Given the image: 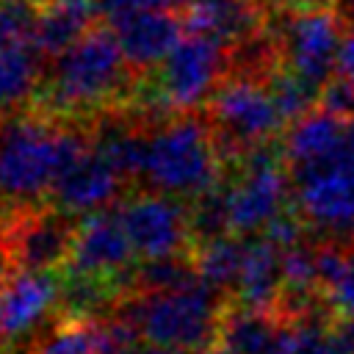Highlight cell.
I'll use <instances>...</instances> for the list:
<instances>
[{"label": "cell", "mask_w": 354, "mask_h": 354, "mask_svg": "<svg viewBox=\"0 0 354 354\" xmlns=\"http://www.w3.org/2000/svg\"><path fill=\"white\" fill-rule=\"evenodd\" d=\"M224 313L221 293L196 277L171 290L124 293L113 310V321L130 329L136 340L196 354L218 343Z\"/></svg>", "instance_id": "obj_4"}, {"label": "cell", "mask_w": 354, "mask_h": 354, "mask_svg": "<svg viewBox=\"0 0 354 354\" xmlns=\"http://www.w3.org/2000/svg\"><path fill=\"white\" fill-rule=\"evenodd\" d=\"M130 8H166V11H183L191 0H124Z\"/></svg>", "instance_id": "obj_30"}, {"label": "cell", "mask_w": 354, "mask_h": 354, "mask_svg": "<svg viewBox=\"0 0 354 354\" xmlns=\"http://www.w3.org/2000/svg\"><path fill=\"white\" fill-rule=\"evenodd\" d=\"M44 61L33 47L0 44V113L30 105L41 83Z\"/></svg>", "instance_id": "obj_22"}, {"label": "cell", "mask_w": 354, "mask_h": 354, "mask_svg": "<svg viewBox=\"0 0 354 354\" xmlns=\"http://www.w3.org/2000/svg\"><path fill=\"white\" fill-rule=\"evenodd\" d=\"M133 254H136V249L130 243V235L124 230L119 207L116 210L108 207V210L83 216L77 221L69 268L119 279L133 266Z\"/></svg>", "instance_id": "obj_13"}, {"label": "cell", "mask_w": 354, "mask_h": 354, "mask_svg": "<svg viewBox=\"0 0 354 354\" xmlns=\"http://www.w3.org/2000/svg\"><path fill=\"white\" fill-rule=\"evenodd\" d=\"M119 354H185V351L166 348V346H155V343H147V340H133V343H127Z\"/></svg>", "instance_id": "obj_29"}, {"label": "cell", "mask_w": 354, "mask_h": 354, "mask_svg": "<svg viewBox=\"0 0 354 354\" xmlns=\"http://www.w3.org/2000/svg\"><path fill=\"white\" fill-rule=\"evenodd\" d=\"M188 221H191V235L194 246L230 235V207H227V177L210 188L207 194L196 196L188 202Z\"/></svg>", "instance_id": "obj_24"}, {"label": "cell", "mask_w": 354, "mask_h": 354, "mask_svg": "<svg viewBox=\"0 0 354 354\" xmlns=\"http://www.w3.org/2000/svg\"><path fill=\"white\" fill-rule=\"evenodd\" d=\"M271 14L274 8L266 0H191L180 11L185 30L213 36L230 47L268 30Z\"/></svg>", "instance_id": "obj_16"}, {"label": "cell", "mask_w": 354, "mask_h": 354, "mask_svg": "<svg viewBox=\"0 0 354 354\" xmlns=\"http://www.w3.org/2000/svg\"><path fill=\"white\" fill-rule=\"evenodd\" d=\"M279 335L282 321L271 310L232 304L221 318L218 346H224L230 354H277Z\"/></svg>", "instance_id": "obj_21"}, {"label": "cell", "mask_w": 354, "mask_h": 354, "mask_svg": "<svg viewBox=\"0 0 354 354\" xmlns=\"http://www.w3.org/2000/svg\"><path fill=\"white\" fill-rule=\"evenodd\" d=\"M113 30L100 19L77 44L66 53L44 64L39 91L30 105L64 116V119H83L124 105L138 83Z\"/></svg>", "instance_id": "obj_2"}, {"label": "cell", "mask_w": 354, "mask_h": 354, "mask_svg": "<svg viewBox=\"0 0 354 354\" xmlns=\"http://www.w3.org/2000/svg\"><path fill=\"white\" fill-rule=\"evenodd\" d=\"M136 75H147L163 64L171 47L185 33L183 17L166 8H127L105 22Z\"/></svg>", "instance_id": "obj_11"}, {"label": "cell", "mask_w": 354, "mask_h": 354, "mask_svg": "<svg viewBox=\"0 0 354 354\" xmlns=\"http://www.w3.org/2000/svg\"><path fill=\"white\" fill-rule=\"evenodd\" d=\"M230 171L205 111H180L155 122L147 136L141 185L183 202L216 188Z\"/></svg>", "instance_id": "obj_3"}, {"label": "cell", "mask_w": 354, "mask_h": 354, "mask_svg": "<svg viewBox=\"0 0 354 354\" xmlns=\"http://www.w3.org/2000/svg\"><path fill=\"white\" fill-rule=\"evenodd\" d=\"M133 340V332L119 321L100 324L91 318L58 315L30 340L25 354H119Z\"/></svg>", "instance_id": "obj_17"}, {"label": "cell", "mask_w": 354, "mask_h": 354, "mask_svg": "<svg viewBox=\"0 0 354 354\" xmlns=\"http://www.w3.org/2000/svg\"><path fill=\"white\" fill-rule=\"evenodd\" d=\"M77 221L55 205L0 210V238L11 268L61 271L69 263Z\"/></svg>", "instance_id": "obj_8"}, {"label": "cell", "mask_w": 354, "mask_h": 354, "mask_svg": "<svg viewBox=\"0 0 354 354\" xmlns=\"http://www.w3.org/2000/svg\"><path fill=\"white\" fill-rule=\"evenodd\" d=\"M274 11H304V8H318V6H332L335 0H266Z\"/></svg>", "instance_id": "obj_28"}, {"label": "cell", "mask_w": 354, "mask_h": 354, "mask_svg": "<svg viewBox=\"0 0 354 354\" xmlns=\"http://www.w3.org/2000/svg\"><path fill=\"white\" fill-rule=\"evenodd\" d=\"M39 14H41L39 0H0V44L33 47V30Z\"/></svg>", "instance_id": "obj_25"}, {"label": "cell", "mask_w": 354, "mask_h": 354, "mask_svg": "<svg viewBox=\"0 0 354 354\" xmlns=\"http://www.w3.org/2000/svg\"><path fill=\"white\" fill-rule=\"evenodd\" d=\"M318 108L329 111L343 122H354V83L335 72L318 91Z\"/></svg>", "instance_id": "obj_26"}, {"label": "cell", "mask_w": 354, "mask_h": 354, "mask_svg": "<svg viewBox=\"0 0 354 354\" xmlns=\"http://www.w3.org/2000/svg\"><path fill=\"white\" fill-rule=\"evenodd\" d=\"M3 340H6V337H3V332H0V354H3Z\"/></svg>", "instance_id": "obj_34"}, {"label": "cell", "mask_w": 354, "mask_h": 354, "mask_svg": "<svg viewBox=\"0 0 354 354\" xmlns=\"http://www.w3.org/2000/svg\"><path fill=\"white\" fill-rule=\"evenodd\" d=\"M119 279L86 274L77 268L58 271V310L69 318H91L97 321L105 313H113L122 299Z\"/></svg>", "instance_id": "obj_20"}, {"label": "cell", "mask_w": 354, "mask_h": 354, "mask_svg": "<svg viewBox=\"0 0 354 354\" xmlns=\"http://www.w3.org/2000/svg\"><path fill=\"white\" fill-rule=\"evenodd\" d=\"M246 243L249 238L243 235H221L205 243H196L191 249L196 274L202 282H207L210 288H216L218 293H235V285L241 279L243 271V260H246Z\"/></svg>", "instance_id": "obj_23"}, {"label": "cell", "mask_w": 354, "mask_h": 354, "mask_svg": "<svg viewBox=\"0 0 354 354\" xmlns=\"http://www.w3.org/2000/svg\"><path fill=\"white\" fill-rule=\"evenodd\" d=\"M127 188V180L94 149L77 158L53 185L50 205L69 216H91L97 210H108Z\"/></svg>", "instance_id": "obj_14"}, {"label": "cell", "mask_w": 354, "mask_h": 354, "mask_svg": "<svg viewBox=\"0 0 354 354\" xmlns=\"http://www.w3.org/2000/svg\"><path fill=\"white\" fill-rule=\"evenodd\" d=\"M119 216L124 221L136 254H141L144 260L191 254L194 249L188 202L183 199L141 188L122 199Z\"/></svg>", "instance_id": "obj_9"}, {"label": "cell", "mask_w": 354, "mask_h": 354, "mask_svg": "<svg viewBox=\"0 0 354 354\" xmlns=\"http://www.w3.org/2000/svg\"><path fill=\"white\" fill-rule=\"evenodd\" d=\"M58 304V271L11 268L0 282V332L6 340L33 332Z\"/></svg>", "instance_id": "obj_15"}, {"label": "cell", "mask_w": 354, "mask_h": 354, "mask_svg": "<svg viewBox=\"0 0 354 354\" xmlns=\"http://www.w3.org/2000/svg\"><path fill=\"white\" fill-rule=\"evenodd\" d=\"M279 296H282V249L274 246L266 235L249 238L243 271L232 293L235 304L274 313Z\"/></svg>", "instance_id": "obj_18"}, {"label": "cell", "mask_w": 354, "mask_h": 354, "mask_svg": "<svg viewBox=\"0 0 354 354\" xmlns=\"http://www.w3.org/2000/svg\"><path fill=\"white\" fill-rule=\"evenodd\" d=\"M41 6H53V3H77V6H94L97 0H39Z\"/></svg>", "instance_id": "obj_32"}, {"label": "cell", "mask_w": 354, "mask_h": 354, "mask_svg": "<svg viewBox=\"0 0 354 354\" xmlns=\"http://www.w3.org/2000/svg\"><path fill=\"white\" fill-rule=\"evenodd\" d=\"M160 100L174 111H202L230 75V44L185 30L158 69L149 72Z\"/></svg>", "instance_id": "obj_7"}, {"label": "cell", "mask_w": 354, "mask_h": 354, "mask_svg": "<svg viewBox=\"0 0 354 354\" xmlns=\"http://www.w3.org/2000/svg\"><path fill=\"white\" fill-rule=\"evenodd\" d=\"M293 207L321 235H354V160L293 177Z\"/></svg>", "instance_id": "obj_10"}, {"label": "cell", "mask_w": 354, "mask_h": 354, "mask_svg": "<svg viewBox=\"0 0 354 354\" xmlns=\"http://www.w3.org/2000/svg\"><path fill=\"white\" fill-rule=\"evenodd\" d=\"M348 28V17L335 3L271 14V33L277 39L282 66L296 72L318 91L337 69V55Z\"/></svg>", "instance_id": "obj_6"}, {"label": "cell", "mask_w": 354, "mask_h": 354, "mask_svg": "<svg viewBox=\"0 0 354 354\" xmlns=\"http://www.w3.org/2000/svg\"><path fill=\"white\" fill-rule=\"evenodd\" d=\"M196 354H230V351H227L224 346H218V343H216V346H210V348H202V351H196Z\"/></svg>", "instance_id": "obj_33"}, {"label": "cell", "mask_w": 354, "mask_h": 354, "mask_svg": "<svg viewBox=\"0 0 354 354\" xmlns=\"http://www.w3.org/2000/svg\"><path fill=\"white\" fill-rule=\"evenodd\" d=\"M11 271V260H8V254H6V246H3V238H0V282H3V277Z\"/></svg>", "instance_id": "obj_31"}, {"label": "cell", "mask_w": 354, "mask_h": 354, "mask_svg": "<svg viewBox=\"0 0 354 354\" xmlns=\"http://www.w3.org/2000/svg\"><path fill=\"white\" fill-rule=\"evenodd\" d=\"M88 149L91 127L83 119L53 116L36 105L0 113V210L41 205Z\"/></svg>", "instance_id": "obj_1"}, {"label": "cell", "mask_w": 354, "mask_h": 354, "mask_svg": "<svg viewBox=\"0 0 354 354\" xmlns=\"http://www.w3.org/2000/svg\"><path fill=\"white\" fill-rule=\"evenodd\" d=\"M343 77H348L354 83V25L348 28L346 39H343V47H340V55H337V69Z\"/></svg>", "instance_id": "obj_27"}, {"label": "cell", "mask_w": 354, "mask_h": 354, "mask_svg": "<svg viewBox=\"0 0 354 354\" xmlns=\"http://www.w3.org/2000/svg\"><path fill=\"white\" fill-rule=\"evenodd\" d=\"M348 124L351 122H343L318 105L288 124V130L282 133V152L290 177H301L315 169L348 160Z\"/></svg>", "instance_id": "obj_12"}, {"label": "cell", "mask_w": 354, "mask_h": 354, "mask_svg": "<svg viewBox=\"0 0 354 354\" xmlns=\"http://www.w3.org/2000/svg\"><path fill=\"white\" fill-rule=\"evenodd\" d=\"M100 22L97 6H77V3H53L41 6L33 30V50L47 64L77 44L94 25Z\"/></svg>", "instance_id": "obj_19"}, {"label": "cell", "mask_w": 354, "mask_h": 354, "mask_svg": "<svg viewBox=\"0 0 354 354\" xmlns=\"http://www.w3.org/2000/svg\"><path fill=\"white\" fill-rule=\"evenodd\" d=\"M202 111L230 166L249 149L282 138V133L288 130L271 97L268 80L252 75L230 72Z\"/></svg>", "instance_id": "obj_5"}]
</instances>
